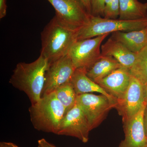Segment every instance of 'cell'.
<instances>
[{
  "label": "cell",
  "mask_w": 147,
  "mask_h": 147,
  "mask_svg": "<svg viewBox=\"0 0 147 147\" xmlns=\"http://www.w3.org/2000/svg\"><path fill=\"white\" fill-rule=\"evenodd\" d=\"M49 65L48 61L41 55L30 63H19L13 69L9 83L25 92L31 105L34 104L41 98L45 73Z\"/></svg>",
  "instance_id": "6da1fadb"
},
{
  "label": "cell",
  "mask_w": 147,
  "mask_h": 147,
  "mask_svg": "<svg viewBox=\"0 0 147 147\" xmlns=\"http://www.w3.org/2000/svg\"><path fill=\"white\" fill-rule=\"evenodd\" d=\"M77 32L64 26L55 16L41 32L40 55L50 64L68 55L77 40Z\"/></svg>",
  "instance_id": "7a4b0ae2"
},
{
  "label": "cell",
  "mask_w": 147,
  "mask_h": 147,
  "mask_svg": "<svg viewBox=\"0 0 147 147\" xmlns=\"http://www.w3.org/2000/svg\"><path fill=\"white\" fill-rule=\"evenodd\" d=\"M30 120L38 131L57 134L65 115V109L55 92L42 96L29 108Z\"/></svg>",
  "instance_id": "3957f363"
},
{
  "label": "cell",
  "mask_w": 147,
  "mask_h": 147,
  "mask_svg": "<svg viewBox=\"0 0 147 147\" xmlns=\"http://www.w3.org/2000/svg\"><path fill=\"white\" fill-rule=\"evenodd\" d=\"M147 27V18L134 20L102 18L91 15L88 21L79 29L77 40L88 39L115 32H129Z\"/></svg>",
  "instance_id": "277c9868"
},
{
  "label": "cell",
  "mask_w": 147,
  "mask_h": 147,
  "mask_svg": "<svg viewBox=\"0 0 147 147\" xmlns=\"http://www.w3.org/2000/svg\"><path fill=\"white\" fill-rule=\"evenodd\" d=\"M109 34L76 40L70 48L68 55L76 69H83L87 71L101 56L102 42Z\"/></svg>",
  "instance_id": "5b68a950"
},
{
  "label": "cell",
  "mask_w": 147,
  "mask_h": 147,
  "mask_svg": "<svg viewBox=\"0 0 147 147\" xmlns=\"http://www.w3.org/2000/svg\"><path fill=\"white\" fill-rule=\"evenodd\" d=\"M56 11V18L63 25L78 31L89 20L88 12L80 0H47Z\"/></svg>",
  "instance_id": "8992f818"
},
{
  "label": "cell",
  "mask_w": 147,
  "mask_h": 147,
  "mask_svg": "<svg viewBox=\"0 0 147 147\" xmlns=\"http://www.w3.org/2000/svg\"><path fill=\"white\" fill-rule=\"evenodd\" d=\"M76 103L88 121L92 129L97 127L116 104L104 95L91 93L77 95Z\"/></svg>",
  "instance_id": "52a82bcc"
},
{
  "label": "cell",
  "mask_w": 147,
  "mask_h": 147,
  "mask_svg": "<svg viewBox=\"0 0 147 147\" xmlns=\"http://www.w3.org/2000/svg\"><path fill=\"white\" fill-rule=\"evenodd\" d=\"M146 104L144 85L131 75L130 83L122 98L117 100L115 108L123 124L131 119Z\"/></svg>",
  "instance_id": "ba28073f"
},
{
  "label": "cell",
  "mask_w": 147,
  "mask_h": 147,
  "mask_svg": "<svg viewBox=\"0 0 147 147\" xmlns=\"http://www.w3.org/2000/svg\"><path fill=\"white\" fill-rule=\"evenodd\" d=\"M76 69L68 55L50 64L45 73L41 98L55 92L61 85L70 82Z\"/></svg>",
  "instance_id": "9c48e42d"
},
{
  "label": "cell",
  "mask_w": 147,
  "mask_h": 147,
  "mask_svg": "<svg viewBox=\"0 0 147 147\" xmlns=\"http://www.w3.org/2000/svg\"><path fill=\"white\" fill-rule=\"evenodd\" d=\"M91 130L86 116L76 103L64 117L57 134L75 137L86 143L88 141Z\"/></svg>",
  "instance_id": "30bf717a"
},
{
  "label": "cell",
  "mask_w": 147,
  "mask_h": 147,
  "mask_svg": "<svg viewBox=\"0 0 147 147\" xmlns=\"http://www.w3.org/2000/svg\"><path fill=\"white\" fill-rule=\"evenodd\" d=\"M146 105L131 119L123 124L125 139L118 147H147L143 120Z\"/></svg>",
  "instance_id": "8fae6325"
},
{
  "label": "cell",
  "mask_w": 147,
  "mask_h": 147,
  "mask_svg": "<svg viewBox=\"0 0 147 147\" xmlns=\"http://www.w3.org/2000/svg\"><path fill=\"white\" fill-rule=\"evenodd\" d=\"M131 77L129 69L122 66L96 83L117 100L126 92Z\"/></svg>",
  "instance_id": "7c38bea8"
},
{
  "label": "cell",
  "mask_w": 147,
  "mask_h": 147,
  "mask_svg": "<svg viewBox=\"0 0 147 147\" xmlns=\"http://www.w3.org/2000/svg\"><path fill=\"white\" fill-rule=\"evenodd\" d=\"M101 55L115 58L123 66L130 69L134 63L137 54L132 53L121 42L112 37L101 45Z\"/></svg>",
  "instance_id": "4fadbf2b"
},
{
  "label": "cell",
  "mask_w": 147,
  "mask_h": 147,
  "mask_svg": "<svg viewBox=\"0 0 147 147\" xmlns=\"http://www.w3.org/2000/svg\"><path fill=\"white\" fill-rule=\"evenodd\" d=\"M87 71L83 69H76L71 82L77 95L83 94L97 92L107 96L112 102L117 104V99L109 94L98 84L90 79Z\"/></svg>",
  "instance_id": "5bb4252c"
},
{
  "label": "cell",
  "mask_w": 147,
  "mask_h": 147,
  "mask_svg": "<svg viewBox=\"0 0 147 147\" xmlns=\"http://www.w3.org/2000/svg\"><path fill=\"white\" fill-rule=\"evenodd\" d=\"M111 37L121 42L132 53L138 54L147 45V27L137 30L115 32Z\"/></svg>",
  "instance_id": "9a60e30c"
},
{
  "label": "cell",
  "mask_w": 147,
  "mask_h": 147,
  "mask_svg": "<svg viewBox=\"0 0 147 147\" xmlns=\"http://www.w3.org/2000/svg\"><path fill=\"white\" fill-rule=\"evenodd\" d=\"M122 66L113 57L101 55L100 59L87 71V75L96 82Z\"/></svg>",
  "instance_id": "2e32d148"
},
{
  "label": "cell",
  "mask_w": 147,
  "mask_h": 147,
  "mask_svg": "<svg viewBox=\"0 0 147 147\" xmlns=\"http://www.w3.org/2000/svg\"><path fill=\"white\" fill-rule=\"evenodd\" d=\"M119 18L134 20L147 18V3L138 0H119Z\"/></svg>",
  "instance_id": "e0dca14e"
},
{
  "label": "cell",
  "mask_w": 147,
  "mask_h": 147,
  "mask_svg": "<svg viewBox=\"0 0 147 147\" xmlns=\"http://www.w3.org/2000/svg\"><path fill=\"white\" fill-rule=\"evenodd\" d=\"M55 92L58 100L65 109V114L76 105L77 95L71 81L61 85Z\"/></svg>",
  "instance_id": "ac0fdd59"
},
{
  "label": "cell",
  "mask_w": 147,
  "mask_h": 147,
  "mask_svg": "<svg viewBox=\"0 0 147 147\" xmlns=\"http://www.w3.org/2000/svg\"><path fill=\"white\" fill-rule=\"evenodd\" d=\"M129 71L144 86L147 84V45L137 54Z\"/></svg>",
  "instance_id": "d6986e66"
},
{
  "label": "cell",
  "mask_w": 147,
  "mask_h": 147,
  "mask_svg": "<svg viewBox=\"0 0 147 147\" xmlns=\"http://www.w3.org/2000/svg\"><path fill=\"white\" fill-rule=\"evenodd\" d=\"M105 0H92V15L94 16H104Z\"/></svg>",
  "instance_id": "ffe728a7"
},
{
  "label": "cell",
  "mask_w": 147,
  "mask_h": 147,
  "mask_svg": "<svg viewBox=\"0 0 147 147\" xmlns=\"http://www.w3.org/2000/svg\"><path fill=\"white\" fill-rule=\"evenodd\" d=\"M6 0H0V18H3L6 15Z\"/></svg>",
  "instance_id": "44dd1931"
},
{
  "label": "cell",
  "mask_w": 147,
  "mask_h": 147,
  "mask_svg": "<svg viewBox=\"0 0 147 147\" xmlns=\"http://www.w3.org/2000/svg\"><path fill=\"white\" fill-rule=\"evenodd\" d=\"M37 147H57L53 144L49 143L45 139H41L38 141Z\"/></svg>",
  "instance_id": "7402d4cb"
},
{
  "label": "cell",
  "mask_w": 147,
  "mask_h": 147,
  "mask_svg": "<svg viewBox=\"0 0 147 147\" xmlns=\"http://www.w3.org/2000/svg\"><path fill=\"white\" fill-rule=\"evenodd\" d=\"M90 14L92 15V0H80Z\"/></svg>",
  "instance_id": "603a6c76"
},
{
  "label": "cell",
  "mask_w": 147,
  "mask_h": 147,
  "mask_svg": "<svg viewBox=\"0 0 147 147\" xmlns=\"http://www.w3.org/2000/svg\"><path fill=\"white\" fill-rule=\"evenodd\" d=\"M144 125L145 134L147 138V104L146 103L144 114Z\"/></svg>",
  "instance_id": "cb8c5ba5"
},
{
  "label": "cell",
  "mask_w": 147,
  "mask_h": 147,
  "mask_svg": "<svg viewBox=\"0 0 147 147\" xmlns=\"http://www.w3.org/2000/svg\"><path fill=\"white\" fill-rule=\"evenodd\" d=\"M0 147H20L11 142H1Z\"/></svg>",
  "instance_id": "d4e9b609"
},
{
  "label": "cell",
  "mask_w": 147,
  "mask_h": 147,
  "mask_svg": "<svg viewBox=\"0 0 147 147\" xmlns=\"http://www.w3.org/2000/svg\"><path fill=\"white\" fill-rule=\"evenodd\" d=\"M144 98L145 101L146 103L147 104V84H146L145 86H144Z\"/></svg>",
  "instance_id": "484cf974"
}]
</instances>
